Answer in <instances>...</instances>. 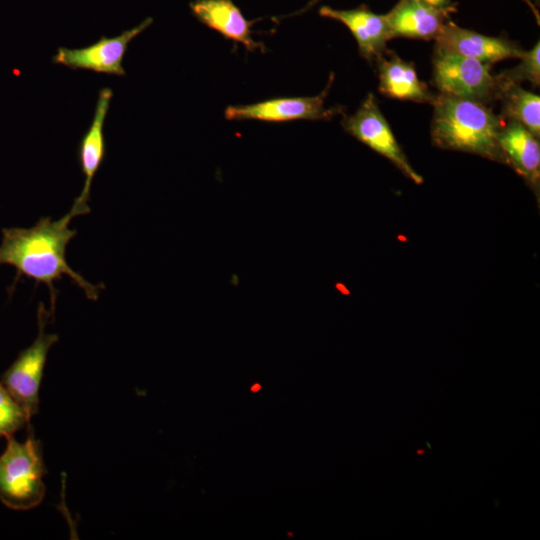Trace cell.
<instances>
[{
	"mask_svg": "<svg viewBox=\"0 0 540 540\" xmlns=\"http://www.w3.org/2000/svg\"><path fill=\"white\" fill-rule=\"evenodd\" d=\"M112 96L113 91L108 87L99 91L93 120L79 144V162L84 175V185L70 209L75 217L90 212L88 201L91 185L105 157L106 144L103 128Z\"/></svg>",
	"mask_w": 540,
	"mask_h": 540,
	"instance_id": "obj_10",
	"label": "cell"
},
{
	"mask_svg": "<svg viewBox=\"0 0 540 540\" xmlns=\"http://www.w3.org/2000/svg\"><path fill=\"white\" fill-rule=\"evenodd\" d=\"M422 3H425L427 5H430L432 7L441 9L443 11L450 13H453L457 10V5L452 0H418Z\"/></svg>",
	"mask_w": 540,
	"mask_h": 540,
	"instance_id": "obj_19",
	"label": "cell"
},
{
	"mask_svg": "<svg viewBox=\"0 0 540 540\" xmlns=\"http://www.w3.org/2000/svg\"><path fill=\"white\" fill-rule=\"evenodd\" d=\"M341 123L347 133L387 158L413 182H423L408 162L373 93L366 96L354 114L344 115Z\"/></svg>",
	"mask_w": 540,
	"mask_h": 540,
	"instance_id": "obj_6",
	"label": "cell"
},
{
	"mask_svg": "<svg viewBox=\"0 0 540 540\" xmlns=\"http://www.w3.org/2000/svg\"><path fill=\"white\" fill-rule=\"evenodd\" d=\"M29 423L25 411L0 380V439L14 435Z\"/></svg>",
	"mask_w": 540,
	"mask_h": 540,
	"instance_id": "obj_18",
	"label": "cell"
},
{
	"mask_svg": "<svg viewBox=\"0 0 540 540\" xmlns=\"http://www.w3.org/2000/svg\"><path fill=\"white\" fill-rule=\"evenodd\" d=\"M499 100L502 102L501 117L513 120L539 138L540 135V97L519 85L505 89Z\"/></svg>",
	"mask_w": 540,
	"mask_h": 540,
	"instance_id": "obj_16",
	"label": "cell"
},
{
	"mask_svg": "<svg viewBox=\"0 0 540 540\" xmlns=\"http://www.w3.org/2000/svg\"><path fill=\"white\" fill-rule=\"evenodd\" d=\"M49 314L42 303L37 312L38 333L30 346L22 350L0 377L3 385L31 420L38 413L39 389L47 356L58 342L57 334L45 332Z\"/></svg>",
	"mask_w": 540,
	"mask_h": 540,
	"instance_id": "obj_5",
	"label": "cell"
},
{
	"mask_svg": "<svg viewBox=\"0 0 540 540\" xmlns=\"http://www.w3.org/2000/svg\"><path fill=\"white\" fill-rule=\"evenodd\" d=\"M153 22L144 19L137 26L112 38L102 36L97 42L80 49L60 47L52 58L55 64H62L70 69L91 70L97 73L124 76L122 62L128 44Z\"/></svg>",
	"mask_w": 540,
	"mask_h": 540,
	"instance_id": "obj_8",
	"label": "cell"
},
{
	"mask_svg": "<svg viewBox=\"0 0 540 540\" xmlns=\"http://www.w3.org/2000/svg\"><path fill=\"white\" fill-rule=\"evenodd\" d=\"M333 80L334 75L331 74L325 89L316 96L274 98L248 105L228 106L224 116L227 120L238 121L331 120L344 112L342 106L325 107Z\"/></svg>",
	"mask_w": 540,
	"mask_h": 540,
	"instance_id": "obj_7",
	"label": "cell"
},
{
	"mask_svg": "<svg viewBox=\"0 0 540 540\" xmlns=\"http://www.w3.org/2000/svg\"><path fill=\"white\" fill-rule=\"evenodd\" d=\"M499 145L507 160L525 180L538 189L540 178V144L538 137L522 124L505 120Z\"/></svg>",
	"mask_w": 540,
	"mask_h": 540,
	"instance_id": "obj_15",
	"label": "cell"
},
{
	"mask_svg": "<svg viewBox=\"0 0 540 540\" xmlns=\"http://www.w3.org/2000/svg\"><path fill=\"white\" fill-rule=\"evenodd\" d=\"M520 63L512 69L496 75L501 93L510 86L529 81L534 87L540 84V44L539 41L529 51H524Z\"/></svg>",
	"mask_w": 540,
	"mask_h": 540,
	"instance_id": "obj_17",
	"label": "cell"
},
{
	"mask_svg": "<svg viewBox=\"0 0 540 540\" xmlns=\"http://www.w3.org/2000/svg\"><path fill=\"white\" fill-rule=\"evenodd\" d=\"M259 389H260V385H259V384H255V385H253V386L251 387V390H252V391H257V390H259Z\"/></svg>",
	"mask_w": 540,
	"mask_h": 540,
	"instance_id": "obj_21",
	"label": "cell"
},
{
	"mask_svg": "<svg viewBox=\"0 0 540 540\" xmlns=\"http://www.w3.org/2000/svg\"><path fill=\"white\" fill-rule=\"evenodd\" d=\"M433 84L441 94L485 105L499 100L501 88L491 64L467 58L435 46Z\"/></svg>",
	"mask_w": 540,
	"mask_h": 540,
	"instance_id": "obj_4",
	"label": "cell"
},
{
	"mask_svg": "<svg viewBox=\"0 0 540 540\" xmlns=\"http://www.w3.org/2000/svg\"><path fill=\"white\" fill-rule=\"evenodd\" d=\"M376 64L381 94L398 100L432 104L436 95L419 79L412 63L394 51L386 50Z\"/></svg>",
	"mask_w": 540,
	"mask_h": 540,
	"instance_id": "obj_14",
	"label": "cell"
},
{
	"mask_svg": "<svg viewBox=\"0 0 540 540\" xmlns=\"http://www.w3.org/2000/svg\"><path fill=\"white\" fill-rule=\"evenodd\" d=\"M436 47L493 65L508 58H520L524 50L505 37H491L462 28L450 19L435 40Z\"/></svg>",
	"mask_w": 540,
	"mask_h": 540,
	"instance_id": "obj_9",
	"label": "cell"
},
{
	"mask_svg": "<svg viewBox=\"0 0 540 540\" xmlns=\"http://www.w3.org/2000/svg\"><path fill=\"white\" fill-rule=\"evenodd\" d=\"M432 105L431 138L435 145L507 164L499 145L505 122L501 116L483 103L441 93Z\"/></svg>",
	"mask_w": 540,
	"mask_h": 540,
	"instance_id": "obj_2",
	"label": "cell"
},
{
	"mask_svg": "<svg viewBox=\"0 0 540 540\" xmlns=\"http://www.w3.org/2000/svg\"><path fill=\"white\" fill-rule=\"evenodd\" d=\"M392 38L436 40L449 13L418 0H399L385 14Z\"/></svg>",
	"mask_w": 540,
	"mask_h": 540,
	"instance_id": "obj_13",
	"label": "cell"
},
{
	"mask_svg": "<svg viewBox=\"0 0 540 540\" xmlns=\"http://www.w3.org/2000/svg\"><path fill=\"white\" fill-rule=\"evenodd\" d=\"M189 6L198 21L226 39L242 44L250 52L265 50L263 43L252 38L255 21L246 19L232 0H195Z\"/></svg>",
	"mask_w": 540,
	"mask_h": 540,
	"instance_id": "obj_12",
	"label": "cell"
},
{
	"mask_svg": "<svg viewBox=\"0 0 540 540\" xmlns=\"http://www.w3.org/2000/svg\"><path fill=\"white\" fill-rule=\"evenodd\" d=\"M75 216L69 211L62 218L42 217L30 228L12 227L2 230L0 265L13 266L18 275L43 283L50 293L54 310L57 293L55 282L66 275L90 300H97L100 289L73 270L66 260V248L77 235L69 224Z\"/></svg>",
	"mask_w": 540,
	"mask_h": 540,
	"instance_id": "obj_1",
	"label": "cell"
},
{
	"mask_svg": "<svg viewBox=\"0 0 540 540\" xmlns=\"http://www.w3.org/2000/svg\"><path fill=\"white\" fill-rule=\"evenodd\" d=\"M320 1H322V0H309L308 3L303 8H301L300 10H298L296 12H293L291 14L282 16V18H288V17H291V16H296V15L303 14V13L309 11L315 5H317Z\"/></svg>",
	"mask_w": 540,
	"mask_h": 540,
	"instance_id": "obj_20",
	"label": "cell"
},
{
	"mask_svg": "<svg viewBox=\"0 0 540 540\" xmlns=\"http://www.w3.org/2000/svg\"><path fill=\"white\" fill-rule=\"evenodd\" d=\"M525 1L529 4V6L532 8V10L535 11V8H534V6L530 3V1H529V0H525Z\"/></svg>",
	"mask_w": 540,
	"mask_h": 540,
	"instance_id": "obj_22",
	"label": "cell"
},
{
	"mask_svg": "<svg viewBox=\"0 0 540 540\" xmlns=\"http://www.w3.org/2000/svg\"><path fill=\"white\" fill-rule=\"evenodd\" d=\"M6 440V448L0 455V501L13 510L35 508L45 495L46 468L41 442L34 437L31 427L23 442L14 435Z\"/></svg>",
	"mask_w": 540,
	"mask_h": 540,
	"instance_id": "obj_3",
	"label": "cell"
},
{
	"mask_svg": "<svg viewBox=\"0 0 540 540\" xmlns=\"http://www.w3.org/2000/svg\"><path fill=\"white\" fill-rule=\"evenodd\" d=\"M319 14L345 25L354 36L360 55L369 62H376L392 39L385 14H376L364 5L347 10L322 6Z\"/></svg>",
	"mask_w": 540,
	"mask_h": 540,
	"instance_id": "obj_11",
	"label": "cell"
}]
</instances>
